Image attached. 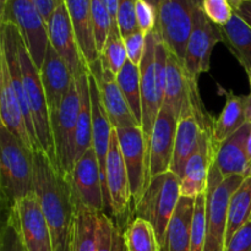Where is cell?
I'll use <instances>...</instances> for the list:
<instances>
[{
    "mask_svg": "<svg viewBox=\"0 0 251 251\" xmlns=\"http://www.w3.org/2000/svg\"><path fill=\"white\" fill-rule=\"evenodd\" d=\"M0 119L2 126L6 127L25 146L34 152L26 120L11 82L6 59L1 53H0Z\"/></svg>",
    "mask_w": 251,
    "mask_h": 251,
    "instance_id": "cell-21",
    "label": "cell"
},
{
    "mask_svg": "<svg viewBox=\"0 0 251 251\" xmlns=\"http://www.w3.org/2000/svg\"><path fill=\"white\" fill-rule=\"evenodd\" d=\"M88 75L90 70L80 77L75 78L76 87L80 96V113H78L77 127H76L75 162L92 147V104H91Z\"/></svg>",
    "mask_w": 251,
    "mask_h": 251,
    "instance_id": "cell-27",
    "label": "cell"
},
{
    "mask_svg": "<svg viewBox=\"0 0 251 251\" xmlns=\"http://www.w3.org/2000/svg\"><path fill=\"white\" fill-rule=\"evenodd\" d=\"M0 251H25L17 229L16 221L11 212H5L0 233Z\"/></svg>",
    "mask_w": 251,
    "mask_h": 251,
    "instance_id": "cell-37",
    "label": "cell"
},
{
    "mask_svg": "<svg viewBox=\"0 0 251 251\" xmlns=\"http://www.w3.org/2000/svg\"><path fill=\"white\" fill-rule=\"evenodd\" d=\"M195 199L181 196L169 222L162 251H190Z\"/></svg>",
    "mask_w": 251,
    "mask_h": 251,
    "instance_id": "cell-26",
    "label": "cell"
},
{
    "mask_svg": "<svg viewBox=\"0 0 251 251\" xmlns=\"http://www.w3.org/2000/svg\"><path fill=\"white\" fill-rule=\"evenodd\" d=\"M247 154H248V161H249V172L251 169V125H250V131L248 135L247 140Z\"/></svg>",
    "mask_w": 251,
    "mask_h": 251,
    "instance_id": "cell-46",
    "label": "cell"
},
{
    "mask_svg": "<svg viewBox=\"0 0 251 251\" xmlns=\"http://www.w3.org/2000/svg\"><path fill=\"white\" fill-rule=\"evenodd\" d=\"M87 68L100 59L93 32L91 0H64Z\"/></svg>",
    "mask_w": 251,
    "mask_h": 251,
    "instance_id": "cell-25",
    "label": "cell"
},
{
    "mask_svg": "<svg viewBox=\"0 0 251 251\" xmlns=\"http://www.w3.org/2000/svg\"><path fill=\"white\" fill-rule=\"evenodd\" d=\"M228 1H229V4L232 5L233 10H235L238 6H239V4L243 1V0H228Z\"/></svg>",
    "mask_w": 251,
    "mask_h": 251,
    "instance_id": "cell-48",
    "label": "cell"
},
{
    "mask_svg": "<svg viewBox=\"0 0 251 251\" xmlns=\"http://www.w3.org/2000/svg\"><path fill=\"white\" fill-rule=\"evenodd\" d=\"M136 1L137 0H119L118 1L117 22L123 38L139 31L136 21Z\"/></svg>",
    "mask_w": 251,
    "mask_h": 251,
    "instance_id": "cell-38",
    "label": "cell"
},
{
    "mask_svg": "<svg viewBox=\"0 0 251 251\" xmlns=\"http://www.w3.org/2000/svg\"><path fill=\"white\" fill-rule=\"evenodd\" d=\"M22 36V34H21ZM19 58L22 70V82L26 93L27 104L33 118L34 130L42 151L58 167L54 147L53 131H51L50 113L47 103L46 93L41 81V75L29 55L24 38L21 37L19 44Z\"/></svg>",
    "mask_w": 251,
    "mask_h": 251,
    "instance_id": "cell-4",
    "label": "cell"
},
{
    "mask_svg": "<svg viewBox=\"0 0 251 251\" xmlns=\"http://www.w3.org/2000/svg\"><path fill=\"white\" fill-rule=\"evenodd\" d=\"M76 198L95 212H105L100 163L93 146L75 162L69 176Z\"/></svg>",
    "mask_w": 251,
    "mask_h": 251,
    "instance_id": "cell-17",
    "label": "cell"
},
{
    "mask_svg": "<svg viewBox=\"0 0 251 251\" xmlns=\"http://www.w3.org/2000/svg\"><path fill=\"white\" fill-rule=\"evenodd\" d=\"M247 74H248V77H249V82H250V90H251V69H249V70H247Z\"/></svg>",
    "mask_w": 251,
    "mask_h": 251,
    "instance_id": "cell-49",
    "label": "cell"
},
{
    "mask_svg": "<svg viewBox=\"0 0 251 251\" xmlns=\"http://www.w3.org/2000/svg\"><path fill=\"white\" fill-rule=\"evenodd\" d=\"M164 104L171 107L178 122L181 118L188 117L193 113L207 114L201 103L198 81L189 75L183 61L169 50Z\"/></svg>",
    "mask_w": 251,
    "mask_h": 251,
    "instance_id": "cell-10",
    "label": "cell"
},
{
    "mask_svg": "<svg viewBox=\"0 0 251 251\" xmlns=\"http://www.w3.org/2000/svg\"><path fill=\"white\" fill-rule=\"evenodd\" d=\"M0 190L2 210L34 191L33 151L0 124Z\"/></svg>",
    "mask_w": 251,
    "mask_h": 251,
    "instance_id": "cell-2",
    "label": "cell"
},
{
    "mask_svg": "<svg viewBox=\"0 0 251 251\" xmlns=\"http://www.w3.org/2000/svg\"><path fill=\"white\" fill-rule=\"evenodd\" d=\"M124 238L127 251H162L153 226L141 217L129 223Z\"/></svg>",
    "mask_w": 251,
    "mask_h": 251,
    "instance_id": "cell-32",
    "label": "cell"
},
{
    "mask_svg": "<svg viewBox=\"0 0 251 251\" xmlns=\"http://www.w3.org/2000/svg\"><path fill=\"white\" fill-rule=\"evenodd\" d=\"M201 1L202 0H198L194 9L193 28L186 44L184 60L189 75L196 81L201 74L210 70L213 48L218 42L223 41L221 27L206 16Z\"/></svg>",
    "mask_w": 251,
    "mask_h": 251,
    "instance_id": "cell-9",
    "label": "cell"
},
{
    "mask_svg": "<svg viewBox=\"0 0 251 251\" xmlns=\"http://www.w3.org/2000/svg\"><path fill=\"white\" fill-rule=\"evenodd\" d=\"M213 159L215 145L212 139V129H208L203 132L200 145L186 162L184 173L180 178L181 196L195 199L207 191Z\"/></svg>",
    "mask_w": 251,
    "mask_h": 251,
    "instance_id": "cell-19",
    "label": "cell"
},
{
    "mask_svg": "<svg viewBox=\"0 0 251 251\" xmlns=\"http://www.w3.org/2000/svg\"><path fill=\"white\" fill-rule=\"evenodd\" d=\"M80 113V96L76 83L64 97L58 112L50 117L58 168L69 178L75 164L76 127Z\"/></svg>",
    "mask_w": 251,
    "mask_h": 251,
    "instance_id": "cell-7",
    "label": "cell"
},
{
    "mask_svg": "<svg viewBox=\"0 0 251 251\" xmlns=\"http://www.w3.org/2000/svg\"><path fill=\"white\" fill-rule=\"evenodd\" d=\"M234 14H237L251 28V0H243L234 10Z\"/></svg>",
    "mask_w": 251,
    "mask_h": 251,
    "instance_id": "cell-44",
    "label": "cell"
},
{
    "mask_svg": "<svg viewBox=\"0 0 251 251\" xmlns=\"http://www.w3.org/2000/svg\"><path fill=\"white\" fill-rule=\"evenodd\" d=\"M178 119L171 107L163 103L150 137V174L151 178L171 171L176 145Z\"/></svg>",
    "mask_w": 251,
    "mask_h": 251,
    "instance_id": "cell-18",
    "label": "cell"
},
{
    "mask_svg": "<svg viewBox=\"0 0 251 251\" xmlns=\"http://www.w3.org/2000/svg\"><path fill=\"white\" fill-rule=\"evenodd\" d=\"M107 185L109 191L112 217L114 218L115 225L124 232L131 222L130 215H131L132 194L115 129H113L112 131L107 157Z\"/></svg>",
    "mask_w": 251,
    "mask_h": 251,
    "instance_id": "cell-12",
    "label": "cell"
},
{
    "mask_svg": "<svg viewBox=\"0 0 251 251\" xmlns=\"http://www.w3.org/2000/svg\"><path fill=\"white\" fill-rule=\"evenodd\" d=\"M244 176H233L223 179L217 167L212 163L208 178L206 235L203 251H226L228 206L230 196L240 186Z\"/></svg>",
    "mask_w": 251,
    "mask_h": 251,
    "instance_id": "cell-5",
    "label": "cell"
},
{
    "mask_svg": "<svg viewBox=\"0 0 251 251\" xmlns=\"http://www.w3.org/2000/svg\"><path fill=\"white\" fill-rule=\"evenodd\" d=\"M125 48H126L127 59L135 65L141 64L142 58L145 53V46H146V34L144 32L139 31L124 37Z\"/></svg>",
    "mask_w": 251,
    "mask_h": 251,
    "instance_id": "cell-41",
    "label": "cell"
},
{
    "mask_svg": "<svg viewBox=\"0 0 251 251\" xmlns=\"http://www.w3.org/2000/svg\"><path fill=\"white\" fill-rule=\"evenodd\" d=\"M47 28H48L49 43L65 61L74 77L77 78L83 74L88 73V68L81 54L64 0H61L54 10L53 15L47 24Z\"/></svg>",
    "mask_w": 251,
    "mask_h": 251,
    "instance_id": "cell-15",
    "label": "cell"
},
{
    "mask_svg": "<svg viewBox=\"0 0 251 251\" xmlns=\"http://www.w3.org/2000/svg\"><path fill=\"white\" fill-rule=\"evenodd\" d=\"M34 191L49 226L53 251H70L77 198L70 179L42 150L33 152Z\"/></svg>",
    "mask_w": 251,
    "mask_h": 251,
    "instance_id": "cell-1",
    "label": "cell"
},
{
    "mask_svg": "<svg viewBox=\"0 0 251 251\" xmlns=\"http://www.w3.org/2000/svg\"><path fill=\"white\" fill-rule=\"evenodd\" d=\"M201 7L206 16L220 27L226 26L234 15V10L228 0H202Z\"/></svg>",
    "mask_w": 251,
    "mask_h": 251,
    "instance_id": "cell-39",
    "label": "cell"
},
{
    "mask_svg": "<svg viewBox=\"0 0 251 251\" xmlns=\"http://www.w3.org/2000/svg\"><path fill=\"white\" fill-rule=\"evenodd\" d=\"M97 251H127L124 232L105 212L98 213Z\"/></svg>",
    "mask_w": 251,
    "mask_h": 251,
    "instance_id": "cell-33",
    "label": "cell"
},
{
    "mask_svg": "<svg viewBox=\"0 0 251 251\" xmlns=\"http://www.w3.org/2000/svg\"><path fill=\"white\" fill-rule=\"evenodd\" d=\"M102 1H103V4L107 6L110 16H112V21H113L112 29H119V27H118V22H117L118 1H119V0H102ZM112 29H110V31H112Z\"/></svg>",
    "mask_w": 251,
    "mask_h": 251,
    "instance_id": "cell-45",
    "label": "cell"
},
{
    "mask_svg": "<svg viewBox=\"0 0 251 251\" xmlns=\"http://www.w3.org/2000/svg\"><path fill=\"white\" fill-rule=\"evenodd\" d=\"M223 43L238 59L245 71L251 69V28L238 16L233 15L226 26L221 27Z\"/></svg>",
    "mask_w": 251,
    "mask_h": 251,
    "instance_id": "cell-29",
    "label": "cell"
},
{
    "mask_svg": "<svg viewBox=\"0 0 251 251\" xmlns=\"http://www.w3.org/2000/svg\"><path fill=\"white\" fill-rule=\"evenodd\" d=\"M181 179L172 171L152 176L139 202L134 206L136 217L147 220L157 233L161 250L176 205L181 198Z\"/></svg>",
    "mask_w": 251,
    "mask_h": 251,
    "instance_id": "cell-3",
    "label": "cell"
},
{
    "mask_svg": "<svg viewBox=\"0 0 251 251\" xmlns=\"http://www.w3.org/2000/svg\"><path fill=\"white\" fill-rule=\"evenodd\" d=\"M208 129H213V123L211 124V118L207 114L193 113L179 120L171 166L173 173L181 178L186 162L200 145L203 132Z\"/></svg>",
    "mask_w": 251,
    "mask_h": 251,
    "instance_id": "cell-22",
    "label": "cell"
},
{
    "mask_svg": "<svg viewBox=\"0 0 251 251\" xmlns=\"http://www.w3.org/2000/svg\"><path fill=\"white\" fill-rule=\"evenodd\" d=\"M145 1H147V2H149L150 5H152V6H153L154 9H156V10H158V6H159V1H161V0H145Z\"/></svg>",
    "mask_w": 251,
    "mask_h": 251,
    "instance_id": "cell-47",
    "label": "cell"
},
{
    "mask_svg": "<svg viewBox=\"0 0 251 251\" xmlns=\"http://www.w3.org/2000/svg\"><path fill=\"white\" fill-rule=\"evenodd\" d=\"M136 21L140 31L145 34L151 33L157 27V10L145 0H137Z\"/></svg>",
    "mask_w": 251,
    "mask_h": 251,
    "instance_id": "cell-40",
    "label": "cell"
},
{
    "mask_svg": "<svg viewBox=\"0 0 251 251\" xmlns=\"http://www.w3.org/2000/svg\"><path fill=\"white\" fill-rule=\"evenodd\" d=\"M98 213L86 207L77 199L70 251H97Z\"/></svg>",
    "mask_w": 251,
    "mask_h": 251,
    "instance_id": "cell-28",
    "label": "cell"
},
{
    "mask_svg": "<svg viewBox=\"0 0 251 251\" xmlns=\"http://www.w3.org/2000/svg\"><path fill=\"white\" fill-rule=\"evenodd\" d=\"M129 176L134 206L139 202L151 180L150 141L141 126L115 129Z\"/></svg>",
    "mask_w": 251,
    "mask_h": 251,
    "instance_id": "cell-11",
    "label": "cell"
},
{
    "mask_svg": "<svg viewBox=\"0 0 251 251\" xmlns=\"http://www.w3.org/2000/svg\"><path fill=\"white\" fill-rule=\"evenodd\" d=\"M226 251H251V221L233 235Z\"/></svg>",
    "mask_w": 251,
    "mask_h": 251,
    "instance_id": "cell-42",
    "label": "cell"
},
{
    "mask_svg": "<svg viewBox=\"0 0 251 251\" xmlns=\"http://www.w3.org/2000/svg\"><path fill=\"white\" fill-rule=\"evenodd\" d=\"M103 68L112 71L115 76L119 74L123 66L127 61V53L125 48L124 38L119 29H112L108 36L103 50L100 55Z\"/></svg>",
    "mask_w": 251,
    "mask_h": 251,
    "instance_id": "cell-34",
    "label": "cell"
},
{
    "mask_svg": "<svg viewBox=\"0 0 251 251\" xmlns=\"http://www.w3.org/2000/svg\"><path fill=\"white\" fill-rule=\"evenodd\" d=\"M60 1L61 0H33L37 9L39 10V12H41V15L43 16L44 21L47 24H48L49 19L51 17L54 10L56 9V6H58V4Z\"/></svg>",
    "mask_w": 251,
    "mask_h": 251,
    "instance_id": "cell-43",
    "label": "cell"
},
{
    "mask_svg": "<svg viewBox=\"0 0 251 251\" xmlns=\"http://www.w3.org/2000/svg\"><path fill=\"white\" fill-rule=\"evenodd\" d=\"M7 212L14 215L25 251H53L50 229L36 191L19 199Z\"/></svg>",
    "mask_w": 251,
    "mask_h": 251,
    "instance_id": "cell-13",
    "label": "cell"
},
{
    "mask_svg": "<svg viewBox=\"0 0 251 251\" xmlns=\"http://www.w3.org/2000/svg\"><path fill=\"white\" fill-rule=\"evenodd\" d=\"M206 210H207V191L195 198L190 251H203L206 235Z\"/></svg>",
    "mask_w": 251,
    "mask_h": 251,
    "instance_id": "cell-36",
    "label": "cell"
},
{
    "mask_svg": "<svg viewBox=\"0 0 251 251\" xmlns=\"http://www.w3.org/2000/svg\"><path fill=\"white\" fill-rule=\"evenodd\" d=\"M88 70L97 82L105 113L113 129L141 126L118 85L117 76L110 70L103 68L100 58L88 66Z\"/></svg>",
    "mask_w": 251,
    "mask_h": 251,
    "instance_id": "cell-16",
    "label": "cell"
},
{
    "mask_svg": "<svg viewBox=\"0 0 251 251\" xmlns=\"http://www.w3.org/2000/svg\"><path fill=\"white\" fill-rule=\"evenodd\" d=\"M251 221V176H247L230 196L228 206L226 247L233 235Z\"/></svg>",
    "mask_w": 251,
    "mask_h": 251,
    "instance_id": "cell-30",
    "label": "cell"
},
{
    "mask_svg": "<svg viewBox=\"0 0 251 251\" xmlns=\"http://www.w3.org/2000/svg\"><path fill=\"white\" fill-rule=\"evenodd\" d=\"M118 85L120 86L125 100L129 103L135 118L141 124L142 104H141V71L140 66L127 59L125 65L117 75Z\"/></svg>",
    "mask_w": 251,
    "mask_h": 251,
    "instance_id": "cell-31",
    "label": "cell"
},
{
    "mask_svg": "<svg viewBox=\"0 0 251 251\" xmlns=\"http://www.w3.org/2000/svg\"><path fill=\"white\" fill-rule=\"evenodd\" d=\"M198 0H161L157 10V29L169 51L184 63L186 44L193 28Z\"/></svg>",
    "mask_w": 251,
    "mask_h": 251,
    "instance_id": "cell-8",
    "label": "cell"
},
{
    "mask_svg": "<svg viewBox=\"0 0 251 251\" xmlns=\"http://www.w3.org/2000/svg\"><path fill=\"white\" fill-rule=\"evenodd\" d=\"M91 11H92L96 46H97V50L100 55L103 47H104L108 36L110 33V29L113 27L112 16H110L107 6L103 4L102 0H91Z\"/></svg>",
    "mask_w": 251,
    "mask_h": 251,
    "instance_id": "cell-35",
    "label": "cell"
},
{
    "mask_svg": "<svg viewBox=\"0 0 251 251\" xmlns=\"http://www.w3.org/2000/svg\"><path fill=\"white\" fill-rule=\"evenodd\" d=\"M227 100L220 117L213 120V144L220 145L245 124H251V93L249 96L235 95L233 91L226 93Z\"/></svg>",
    "mask_w": 251,
    "mask_h": 251,
    "instance_id": "cell-24",
    "label": "cell"
},
{
    "mask_svg": "<svg viewBox=\"0 0 251 251\" xmlns=\"http://www.w3.org/2000/svg\"><path fill=\"white\" fill-rule=\"evenodd\" d=\"M154 48H156V29L146 34L144 58L140 64L141 71V104L142 120L141 127L145 136L151 137L153 125L158 117L159 110L164 103V87L157 80L156 63H154Z\"/></svg>",
    "mask_w": 251,
    "mask_h": 251,
    "instance_id": "cell-14",
    "label": "cell"
},
{
    "mask_svg": "<svg viewBox=\"0 0 251 251\" xmlns=\"http://www.w3.org/2000/svg\"><path fill=\"white\" fill-rule=\"evenodd\" d=\"M11 21L19 27L29 55L37 69L42 68L49 46L47 22L33 0H7L0 22Z\"/></svg>",
    "mask_w": 251,
    "mask_h": 251,
    "instance_id": "cell-6",
    "label": "cell"
},
{
    "mask_svg": "<svg viewBox=\"0 0 251 251\" xmlns=\"http://www.w3.org/2000/svg\"><path fill=\"white\" fill-rule=\"evenodd\" d=\"M250 125L245 124L242 129L221 142L215 145V159L223 179L233 176H249V161L247 154V140L250 131Z\"/></svg>",
    "mask_w": 251,
    "mask_h": 251,
    "instance_id": "cell-23",
    "label": "cell"
},
{
    "mask_svg": "<svg viewBox=\"0 0 251 251\" xmlns=\"http://www.w3.org/2000/svg\"><path fill=\"white\" fill-rule=\"evenodd\" d=\"M39 75L51 117L58 112L65 95L75 83V77L50 43L47 49L42 68L39 69Z\"/></svg>",
    "mask_w": 251,
    "mask_h": 251,
    "instance_id": "cell-20",
    "label": "cell"
}]
</instances>
